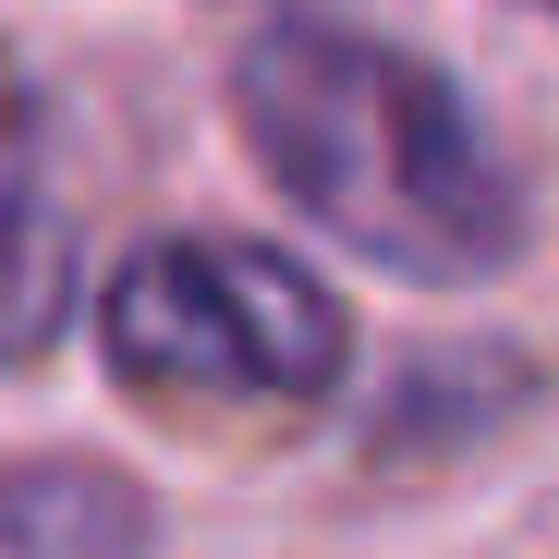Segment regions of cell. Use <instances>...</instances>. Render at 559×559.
<instances>
[{"label": "cell", "instance_id": "obj_1", "mask_svg": "<svg viewBox=\"0 0 559 559\" xmlns=\"http://www.w3.org/2000/svg\"><path fill=\"white\" fill-rule=\"evenodd\" d=\"M219 98L255 182L353 267L402 280V293H487L523 267L535 182L499 146L487 98L414 37L353 25L329 0H267Z\"/></svg>", "mask_w": 559, "mask_h": 559}, {"label": "cell", "instance_id": "obj_2", "mask_svg": "<svg viewBox=\"0 0 559 559\" xmlns=\"http://www.w3.org/2000/svg\"><path fill=\"white\" fill-rule=\"evenodd\" d=\"M98 365L134 402L317 414L353 378L341 293L255 231H146L98 280Z\"/></svg>", "mask_w": 559, "mask_h": 559}, {"label": "cell", "instance_id": "obj_3", "mask_svg": "<svg viewBox=\"0 0 559 559\" xmlns=\"http://www.w3.org/2000/svg\"><path fill=\"white\" fill-rule=\"evenodd\" d=\"M85 255H73V182H61V110L37 61L0 37V365H37L73 329Z\"/></svg>", "mask_w": 559, "mask_h": 559}, {"label": "cell", "instance_id": "obj_4", "mask_svg": "<svg viewBox=\"0 0 559 559\" xmlns=\"http://www.w3.org/2000/svg\"><path fill=\"white\" fill-rule=\"evenodd\" d=\"M158 487L98 450H0V559H158Z\"/></svg>", "mask_w": 559, "mask_h": 559}, {"label": "cell", "instance_id": "obj_5", "mask_svg": "<svg viewBox=\"0 0 559 559\" xmlns=\"http://www.w3.org/2000/svg\"><path fill=\"white\" fill-rule=\"evenodd\" d=\"M511 13H547V25H559V0H511Z\"/></svg>", "mask_w": 559, "mask_h": 559}]
</instances>
